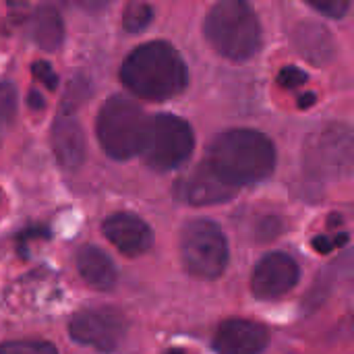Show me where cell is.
I'll return each mask as SVG.
<instances>
[{
    "instance_id": "6da1fadb",
    "label": "cell",
    "mask_w": 354,
    "mask_h": 354,
    "mask_svg": "<svg viewBox=\"0 0 354 354\" xmlns=\"http://www.w3.org/2000/svg\"><path fill=\"white\" fill-rule=\"evenodd\" d=\"M205 162L228 185L243 189L272 176L276 168V149L261 131L230 129L212 141Z\"/></svg>"
},
{
    "instance_id": "7a4b0ae2",
    "label": "cell",
    "mask_w": 354,
    "mask_h": 354,
    "mask_svg": "<svg viewBox=\"0 0 354 354\" xmlns=\"http://www.w3.org/2000/svg\"><path fill=\"white\" fill-rule=\"evenodd\" d=\"M120 79L135 95L164 102L185 91L189 73L183 56L172 44L147 41L127 56Z\"/></svg>"
},
{
    "instance_id": "3957f363",
    "label": "cell",
    "mask_w": 354,
    "mask_h": 354,
    "mask_svg": "<svg viewBox=\"0 0 354 354\" xmlns=\"http://www.w3.org/2000/svg\"><path fill=\"white\" fill-rule=\"evenodd\" d=\"M205 39L228 60H249L261 50V23L257 12L241 0L214 4L203 21Z\"/></svg>"
},
{
    "instance_id": "277c9868",
    "label": "cell",
    "mask_w": 354,
    "mask_h": 354,
    "mask_svg": "<svg viewBox=\"0 0 354 354\" xmlns=\"http://www.w3.org/2000/svg\"><path fill=\"white\" fill-rule=\"evenodd\" d=\"M303 170L315 183H334L354 174V129L326 122L303 143Z\"/></svg>"
},
{
    "instance_id": "5b68a950",
    "label": "cell",
    "mask_w": 354,
    "mask_h": 354,
    "mask_svg": "<svg viewBox=\"0 0 354 354\" xmlns=\"http://www.w3.org/2000/svg\"><path fill=\"white\" fill-rule=\"evenodd\" d=\"M149 116L127 95H112L100 110L95 131L104 151L114 160L139 156L145 143Z\"/></svg>"
},
{
    "instance_id": "8992f818",
    "label": "cell",
    "mask_w": 354,
    "mask_h": 354,
    "mask_svg": "<svg viewBox=\"0 0 354 354\" xmlns=\"http://www.w3.org/2000/svg\"><path fill=\"white\" fill-rule=\"evenodd\" d=\"M195 147V135L187 120L174 114L149 116L141 156L151 170L170 172L183 166Z\"/></svg>"
},
{
    "instance_id": "52a82bcc",
    "label": "cell",
    "mask_w": 354,
    "mask_h": 354,
    "mask_svg": "<svg viewBox=\"0 0 354 354\" xmlns=\"http://www.w3.org/2000/svg\"><path fill=\"white\" fill-rule=\"evenodd\" d=\"M228 239L216 222L193 220L180 234V257L185 270L197 278H218L228 266Z\"/></svg>"
},
{
    "instance_id": "ba28073f",
    "label": "cell",
    "mask_w": 354,
    "mask_h": 354,
    "mask_svg": "<svg viewBox=\"0 0 354 354\" xmlns=\"http://www.w3.org/2000/svg\"><path fill=\"white\" fill-rule=\"evenodd\" d=\"M127 319L118 309L93 307L77 313L71 319L73 340L97 348L102 353H114L127 336Z\"/></svg>"
},
{
    "instance_id": "9c48e42d",
    "label": "cell",
    "mask_w": 354,
    "mask_h": 354,
    "mask_svg": "<svg viewBox=\"0 0 354 354\" xmlns=\"http://www.w3.org/2000/svg\"><path fill=\"white\" fill-rule=\"evenodd\" d=\"M236 191L239 189H234L218 172H214V168L205 160L183 174L174 187L176 199L195 207L226 203L236 195Z\"/></svg>"
},
{
    "instance_id": "30bf717a",
    "label": "cell",
    "mask_w": 354,
    "mask_h": 354,
    "mask_svg": "<svg viewBox=\"0 0 354 354\" xmlns=\"http://www.w3.org/2000/svg\"><path fill=\"white\" fill-rule=\"evenodd\" d=\"M299 278H301V270L290 255L268 253L253 268L251 292L261 301L280 299L299 284Z\"/></svg>"
},
{
    "instance_id": "8fae6325",
    "label": "cell",
    "mask_w": 354,
    "mask_h": 354,
    "mask_svg": "<svg viewBox=\"0 0 354 354\" xmlns=\"http://www.w3.org/2000/svg\"><path fill=\"white\" fill-rule=\"evenodd\" d=\"M268 330L249 319H228L214 336L218 354H261L268 346Z\"/></svg>"
},
{
    "instance_id": "7c38bea8",
    "label": "cell",
    "mask_w": 354,
    "mask_h": 354,
    "mask_svg": "<svg viewBox=\"0 0 354 354\" xmlns=\"http://www.w3.org/2000/svg\"><path fill=\"white\" fill-rule=\"evenodd\" d=\"M104 234L106 239L129 257H139L149 251L153 243V232L135 214H114L104 222Z\"/></svg>"
},
{
    "instance_id": "4fadbf2b",
    "label": "cell",
    "mask_w": 354,
    "mask_h": 354,
    "mask_svg": "<svg viewBox=\"0 0 354 354\" xmlns=\"http://www.w3.org/2000/svg\"><path fill=\"white\" fill-rule=\"evenodd\" d=\"M52 147L64 170H77L85 160V135L71 112H60L52 127Z\"/></svg>"
},
{
    "instance_id": "5bb4252c",
    "label": "cell",
    "mask_w": 354,
    "mask_h": 354,
    "mask_svg": "<svg viewBox=\"0 0 354 354\" xmlns=\"http://www.w3.org/2000/svg\"><path fill=\"white\" fill-rule=\"evenodd\" d=\"M292 44L297 52L311 64L322 66L334 58V37L328 27L319 23H299L292 31Z\"/></svg>"
},
{
    "instance_id": "9a60e30c",
    "label": "cell",
    "mask_w": 354,
    "mask_h": 354,
    "mask_svg": "<svg viewBox=\"0 0 354 354\" xmlns=\"http://www.w3.org/2000/svg\"><path fill=\"white\" fill-rule=\"evenodd\" d=\"M77 268L83 280L97 290H110L116 284V268L112 259L97 247L85 245L77 253Z\"/></svg>"
},
{
    "instance_id": "2e32d148",
    "label": "cell",
    "mask_w": 354,
    "mask_h": 354,
    "mask_svg": "<svg viewBox=\"0 0 354 354\" xmlns=\"http://www.w3.org/2000/svg\"><path fill=\"white\" fill-rule=\"evenodd\" d=\"M29 35L39 48L48 52L58 50L64 41V25L58 10H54L52 6L37 8L29 19Z\"/></svg>"
},
{
    "instance_id": "e0dca14e",
    "label": "cell",
    "mask_w": 354,
    "mask_h": 354,
    "mask_svg": "<svg viewBox=\"0 0 354 354\" xmlns=\"http://www.w3.org/2000/svg\"><path fill=\"white\" fill-rule=\"evenodd\" d=\"M151 19H153V8L149 4L131 2V4H127L124 15H122V27L129 33H139L151 23Z\"/></svg>"
},
{
    "instance_id": "ac0fdd59",
    "label": "cell",
    "mask_w": 354,
    "mask_h": 354,
    "mask_svg": "<svg viewBox=\"0 0 354 354\" xmlns=\"http://www.w3.org/2000/svg\"><path fill=\"white\" fill-rule=\"evenodd\" d=\"M17 114V89L10 83H0V131L10 127Z\"/></svg>"
},
{
    "instance_id": "d6986e66",
    "label": "cell",
    "mask_w": 354,
    "mask_h": 354,
    "mask_svg": "<svg viewBox=\"0 0 354 354\" xmlns=\"http://www.w3.org/2000/svg\"><path fill=\"white\" fill-rule=\"evenodd\" d=\"M0 354H58L50 342L39 340H19L0 346Z\"/></svg>"
},
{
    "instance_id": "ffe728a7",
    "label": "cell",
    "mask_w": 354,
    "mask_h": 354,
    "mask_svg": "<svg viewBox=\"0 0 354 354\" xmlns=\"http://www.w3.org/2000/svg\"><path fill=\"white\" fill-rule=\"evenodd\" d=\"M313 10L330 17V19H342L346 15V10L351 8L348 0H309L307 2Z\"/></svg>"
},
{
    "instance_id": "44dd1931",
    "label": "cell",
    "mask_w": 354,
    "mask_h": 354,
    "mask_svg": "<svg viewBox=\"0 0 354 354\" xmlns=\"http://www.w3.org/2000/svg\"><path fill=\"white\" fill-rule=\"evenodd\" d=\"M31 73H33V77H35L37 81H41L48 89H56V87H58V77H56L54 68H52L48 62H41V60L33 62V64H31Z\"/></svg>"
},
{
    "instance_id": "7402d4cb",
    "label": "cell",
    "mask_w": 354,
    "mask_h": 354,
    "mask_svg": "<svg viewBox=\"0 0 354 354\" xmlns=\"http://www.w3.org/2000/svg\"><path fill=\"white\" fill-rule=\"evenodd\" d=\"M307 79H309L307 73L301 71V68H297V66H284V68L280 71V75H278V81H280L284 87H288V89L305 85Z\"/></svg>"
},
{
    "instance_id": "603a6c76",
    "label": "cell",
    "mask_w": 354,
    "mask_h": 354,
    "mask_svg": "<svg viewBox=\"0 0 354 354\" xmlns=\"http://www.w3.org/2000/svg\"><path fill=\"white\" fill-rule=\"evenodd\" d=\"M348 241V236L346 234H342V236H334V239H330V236H317L315 241H313V247H315V251H319V253H330L332 249H336V247H340V245H344Z\"/></svg>"
},
{
    "instance_id": "cb8c5ba5",
    "label": "cell",
    "mask_w": 354,
    "mask_h": 354,
    "mask_svg": "<svg viewBox=\"0 0 354 354\" xmlns=\"http://www.w3.org/2000/svg\"><path fill=\"white\" fill-rule=\"evenodd\" d=\"M29 106H31V108H35V110H41V108H44V100H41V95H39V93H35V91H31V93H29Z\"/></svg>"
},
{
    "instance_id": "d4e9b609",
    "label": "cell",
    "mask_w": 354,
    "mask_h": 354,
    "mask_svg": "<svg viewBox=\"0 0 354 354\" xmlns=\"http://www.w3.org/2000/svg\"><path fill=\"white\" fill-rule=\"evenodd\" d=\"M313 104H315V93H307V95L301 97V106H303V108H309V106H313Z\"/></svg>"
},
{
    "instance_id": "484cf974",
    "label": "cell",
    "mask_w": 354,
    "mask_h": 354,
    "mask_svg": "<svg viewBox=\"0 0 354 354\" xmlns=\"http://www.w3.org/2000/svg\"><path fill=\"white\" fill-rule=\"evenodd\" d=\"M166 354H183V353H180L178 348H172V351H168V353H166Z\"/></svg>"
}]
</instances>
